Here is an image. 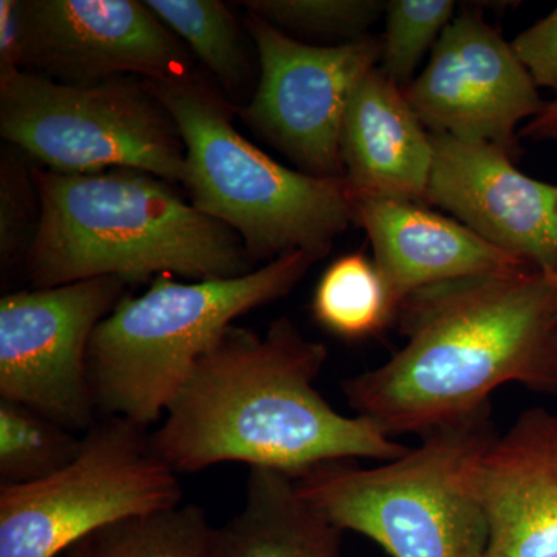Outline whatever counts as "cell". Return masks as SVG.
I'll list each match as a JSON object with an SVG mask.
<instances>
[{"label":"cell","mask_w":557,"mask_h":557,"mask_svg":"<svg viewBox=\"0 0 557 557\" xmlns=\"http://www.w3.org/2000/svg\"><path fill=\"white\" fill-rule=\"evenodd\" d=\"M405 347L341 381L358 417L388 438L431 429L515 383L557 395V273L500 271L418 289L397 311Z\"/></svg>","instance_id":"obj_1"},{"label":"cell","mask_w":557,"mask_h":557,"mask_svg":"<svg viewBox=\"0 0 557 557\" xmlns=\"http://www.w3.org/2000/svg\"><path fill=\"white\" fill-rule=\"evenodd\" d=\"M329 348L288 318L265 335L231 325L205 351L152 434L164 463L199 472L226 461L289 478L330 461H391L409 446L346 417L314 387Z\"/></svg>","instance_id":"obj_2"},{"label":"cell","mask_w":557,"mask_h":557,"mask_svg":"<svg viewBox=\"0 0 557 557\" xmlns=\"http://www.w3.org/2000/svg\"><path fill=\"white\" fill-rule=\"evenodd\" d=\"M38 225L27 251L33 288L95 277L126 284L170 274L214 281L251 271L234 231L134 170L38 171Z\"/></svg>","instance_id":"obj_3"},{"label":"cell","mask_w":557,"mask_h":557,"mask_svg":"<svg viewBox=\"0 0 557 557\" xmlns=\"http://www.w3.org/2000/svg\"><path fill=\"white\" fill-rule=\"evenodd\" d=\"M497 437L490 401L380 467L330 461L292 479L329 522L391 557H483L490 530L474 472Z\"/></svg>","instance_id":"obj_4"},{"label":"cell","mask_w":557,"mask_h":557,"mask_svg":"<svg viewBox=\"0 0 557 557\" xmlns=\"http://www.w3.org/2000/svg\"><path fill=\"white\" fill-rule=\"evenodd\" d=\"M186 150L183 185L193 205L239 236L251 260L304 251L321 260L355 223L346 178L277 163L234 127L230 106L196 76L146 81Z\"/></svg>","instance_id":"obj_5"},{"label":"cell","mask_w":557,"mask_h":557,"mask_svg":"<svg viewBox=\"0 0 557 557\" xmlns=\"http://www.w3.org/2000/svg\"><path fill=\"white\" fill-rule=\"evenodd\" d=\"M318 260L289 252L242 276L175 281L124 295L91 336L87 370L98 412L148 428L166 413L201 355L251 310L284 298Z\"/></svg>","instance_id":"obj_6"},{"label":"cell","mask_w":557,"mask_h":557,"mask_svg":"<svg viewBox=\"0 0 557 557\" xmlns=\"http://www.w3.org/2000/svg\"><path fill=\"white\" fill-rule=\"evenodd\" d=\"M0 134L47 171L134 170L185 180L177 126L143 79L81 86L21 70L0 79Z\"/></svg>","instance_id":"obj_7"},{"label":"cell","mask_w":557,"mask_h":557,"mask_svg":"<svg viewBox=\"0 0 557 557\" xmlns=\"http://www.w3.org/2000/svg\"><path fill=\"white\" fill-rule=\"evenodd\" d=\"M145 426L104 417L50 478L0 486V557H57L102 528L182 504V486Z\"/></svg>","instance_id":"obj_8"},{"label":"cell","mask_w":557,"mask_h":557,"mask_svg":"<svg viewBox=\"0 0 557 557\" xmlns=\"http://www.w3.org/2000/svg\"><path fill=\"white\" fill-rule=\"evenodd\" d=\"M119 277L22 289L0 300V399L84 435L98 423L87 355L102 319L126 295Z\"/></svg>","instance_id":"obj_9"},{"label":"cell","mask_w":557,"mask_h":557,"mask_svg":"<svg viewBox=\"0 0 557 557\" xmlns=\"http://www.w3.org/2000/svg\"><path fill=\"white\" fill-rule=\"evenodd\" d=\"M245 25L258 49L260 78L242 119L299 171L344 177L341 135L348 98L359 78L379 67L381 39L319 47L289 38L255 14Z\"/></svg>","instance_id":"obj_10"},{"label":"cell","mask_w":557,"mask_h":557,"mask_svg":"<svg viewBox=\"0 0 557 557\" xmlns=\"http://www.w3.org/2000/svg\"><path fill=\"white\" fill-rule=\"evenodd\" d=\"M21 35V70L60 83L193 75L185 44L138 0H25Z\"/></svg>","instance_id":"obj_11"},{"label":"cell","mask_w":557,"mask_h":557,"mask_svg":"<svg viewBox=\"0 0 557 557\" xmlns=\"http://www.w3.org/2000/svg\"><path fill=\"white\" fill-rule=\"evenodd\" d=\"M403 91L431 134L493 143L511 157L519 124L545 106L511 44L478 11L450 22L428 67Z\"/></svg>","instance_id":"obj_12"},{"label":"cell","mask_w":557,"mask_h":557,"mask_svg":"<svg viewBox=\"0 0 557 557\" xmlns=\"http://www.w3.org/2000/svg\"><path fill=\"white\" fill-rule=\"evenodd\" d=\"M431 141L426 203L527 265L557 273V186L522 174L493 143L445 134Z\"/></svg>","instance_id":"obj_13"},{"label":"cell","mask_w":557,"mask_h":557,"mask_svg":"<svg viewBox=\"0 0 557 557\" xmlns=\"http://www.w3.org/2000/svg\"><path fill=\"white\" fill-rule=\"evenodd\" d=\"M485 509L483 557H557V412L528 409L475 468Z\"/></svg>","instance_id":"obj_14"},{"label":"cell","mask_w":557,"mask_h":557,"mask_svg":"<svg viewBox=\"0 0 557 557\" xmlns=\"http://www.w3.org/2000/svg\"><path fill=\"white\" fill-rule=\"evenodd\" d=\"M354 201L355 223L372 244L373 262L395 317L403 300L418 289L530 267L423 203L370 197Z\"/></svg>","instance_id":"obj_15"},{"label":"cell","mask_w":557,"mask_h":557,"mask_svg":"<svg viewBox=\"0 0 557 557\" xmlns=\"http://www.w3.org/2000/svg\"><path fill=\"white\" fill-rule=\"evenodd\" d=\"M344 178L354 199L426 203L431 177V134L405 91L370 69L348 98L341 135Z\"/></svg>","instance_id":"obj_16"},{"label":"cell","mask_w":557,"mask_h":557,"mask_svg":"<svg viewBox=\"0 0 557 557\" xmlns=\"http://www.w3.org/2000/svg\"><path fill=\"white\" fill-rule=\"evenodd\" d=\"M343 533L289 475L251 468L244 508L215 528L212 557H341Z\"/></svg>","instance_id":"obj_17"},{"label":"cell","mask_w":557,"mask_h":557,"mask_svg":"<svg viewBox=\"0 0 557 557\" xmlns=\"http://www.w3.org/2000/svg\"><path fill=\"white\" fill-rule=\"evenodd\" d=\"M311 310L319 324L344 339H364L395 321L373 259L350 252L330 263L314 288Z\"/></svg>","instance_id":"obj_18"},{"label":"cell","mask_w":557,"mask_h":557,"mask_svg":"<svg viewBox=\"0 0 557 557\" xmlns=\"http://www.w3.org/2000/svg\"><path fill=\"white\" fill-rule=\"evenodd\" d=\"M215 528L199 505L132 516L91 536V557H212Z\"/></svg>","instance_id":"obj_19"},{"label":"cell","mask_w":557,"mask_h":557,"mask_svg":"<svg viewBox=\"0 0 557 557\" xmlns=\"http://www.w3.org/2000/svg\"><path fill=\"white\" fill-rule=\"evenodd\" d=\"M150 11L183 44L231 95L244 89L248 58L237 22L218 0H146Z\"/></svg>","instance_id":"obj_20"},{"label":"cell","mask_w":557,"mask_h":557,"mask_svg":"<svg viewBox=\"0 0 557 557\" xmlns=\"http://www.w3.org/2000/svg\"><path fill=\"white\" fill-rule=\"evenodd\" d=\"M81 440L35 410L0 399V486L50 478L78 456Z\"/></svg>","instance_id":"obj_21"},{"label":"cell","mask_w":557,"mask_h":557,"mask_svg":"<svg viewBox=\"0 0 557 557\" xmlns=\"http://www.w3.org/2000/svg\"><path fill=\"white\" fill-rule=\"evenodd\" d=\"M456 11L453 0H392L386 3V32L381 38L380 70L403 90L416 79L424 54L434 50Z\"/></svg>","instance_id":"obj_22"},{"label":"cell","mask_w":557,"mask_h":557,"mask_svg":"<svg viewBox=\"0 0 557 557\" xmlns=\"http://www.w3.org/2000/svg\"><path fill=\"white\" fill-rule=\"evenodd\" d=\"M249 14L282 30L302 32L321 38H366L386 3L379 0H249Z\"/></svg>","instance_id":"obj_23"},{"label":"cell","mask_w":557,"mask_h":557,"mask_svg":"<svg viewBox=\"0 0 557 557\" xmlns=\"http://www.w3.org/2000/svg\"><path fill=\"white\" fill-rule=\"evenodd\" d=\"M30 193L28 180L20 164L11 157H2V182H0V255L2 265H10L17 252L27 255L30 223Z\"/></svg>","instance_id":"obj_24"},{"label":"cell","mask_w":557,"mask_h":557,"mask_svg":"<svg viewBox=\"0 0 557 557\" xmlns=\"http://www.w3.org/2000/svg\"><path fill=\"white\" fill-rule=\"evenodd\" d=\"M509 44L534 84L557 95V7Z\"/></svg>","instance_id":"obj_25"},{"label":"cell","mask_w":557,"mask_h":557,"mask_svg":"<svg viewBox=\"0 0 557 557\" xmlns=\"http://www.w3.org/2000/svg\"><path fill=\"white\" fill-rule=\"evenodd\" d=\"M21 2H0V79L21 72Z\"/></svg>","instance_id":"obj_26"},{"label":"cell","mask_w":557,"mask_h":557,"mask_svg":"<svg viewBox=\"0 0 557 557\" xmlns=\"http://www.w3.org/2000/svg\"><path fill=\"white\" fill-rule=\"evenodd\" d=\"M520 137L557 141V95L555 100L544 106L539 115L528 121L527 126L520 131Z\"/></svg>","instance_id":"obj_27"},{"label":"cell","mask_w":557,"mask_h":557,"mask_svg":"<svg viewBox=\"0 0 557 557\" xmlns=\"http://www.w3.org/2000/svg\"><path fill=\"white\" fill-rule=\"evenodd\" d=\"M65 557H91V537L84 539L65 552Z\"/></svg>","instance_id":"obj_28"},{"label":"cell","mask_w":557,"mask_h":557,"mask_svg":"<svg viewBox=\"0 0 557 557\" xmlns=\"http://www.w3.org/2000/svg\"><path fill=\"white\" fill-rule=\"evenodd\" d=\"M556 228H557V199H556Z\"/></svg>","instance_id":"obj_29"}]
</instances>
